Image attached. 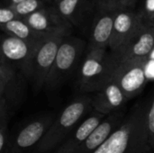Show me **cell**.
<instances>
[{"mask_svg": "<svg viewBox=\"0 0 154 153\" xmlns=\"http://www.w3.org/2000/svg\"><path fill=\"white\" fill-rule=\"evenodd\" d=\"M151 151L146 130V105H138L94 153H147Z\"/></svg>", "mask_w": 154, "mask_h": 153, "instance_id": "cell-1", "label": "cell"}, {"mask_svg": "<svg viewBox=\"0 0 154 153\" xmlns=\"http://www.w3.org/2000/svg\"><path fill=\"white\" fill-rule=\"evenodd\" d=\"M92 109V96H79L69 102L60 112L42 141L34 149V153H48L59 148L71 133L79 125L82 119Z\"/></svg>", "mask_w": 154, "mask_h": 153, "instance_id": "cell-2", "label": "cell"}, {"mask_svg": "<svg viewBox=\"0 0 154 153\" xmlns=\"http://www.w3.org/2000/svg\"><path fill=\"white\" fill-rule=\"evenodd\" d=\"M118 62L113 52L107 49H88L81 63L79 77L80 92L97 93L113 78Z\"/></svg>", "mask_w": 154, "mask_h": 153, "instance_id": "cell-3", "label": "cell"}, {"mask_svg": "<svg viewBox=\"0 0 154 153\" xmlns=\"http://www.w3.org/2000/svg\"><path fill=\"white\" fill-rule=\"evenodd\" d=\"M73 26L69 25L46 35L37 45L31 60L27 78L32 81L34 89L39 91L45 86L47 77L52 68L58 50L63 40L71 34Z\"/></svg>", "mask_w": 154, "mask_h": 153, "instance_id": "cell-4", "label": "cell"}, {"mask_svg": "<svg viewBox=\"0 0 154 153\" xmlns=\"http://www.w3.org/2000/svg\"><path fill=\"white\" fill-rule=\"evenodd\" d=\"M86 49V42L75 36L68 35L61 42L44 87L58 88L79 65Z\"/></svg>", "mask_w": 154, "mask_h": 153, "instance_id": "cell-5", "label": "cell"}, {"mask_svg": "<svg viewBox=\"0 0 154 153\" xmlns=\"http://www.w3.org/2000/svg\"><path fill=\"white\" fill-rule=\"evenodd\" d=\"M149 59L133 60L119 63L113 75V79L118 84L125 97L130 99L138 96L149 79Z\"/></svg>", "mask_w": 154, "mask_h": 153, "instance_id": "cell-6", "label": "cell"}, {"mask_svg": "<svg viewBox=\"0 0 154 153\" xmlns=\"http://www.w3.org/2000/svg\"><path fill=\"white\" fill-rule=\"evenodd\" d=\"M154 51V24L142 21L137 30L114 55L119 63L149 59ZM112 52V51H111Z\"/></svg>", "mask_w": 154, "mask_h": 153, "instance_id": "cell-7", "label": "cell"}, {"mask_svg": "<svg viewBox=\"0 0 154 153\" xmlns=\"http://www.w3.org/2000/svg\"><path fill=\"white\" fill-rule=\"evenodd\" d=\"M56 115H45L35 118L23 125L11 139L8 153H26L32 147H36L42 141Z\"/></svg>", "mask_w": 154, "mask_h": 153, "instance_id": "cell-8", "label": "cell"}, {"mask_svg": "<svg viewBox=\"0 0 154 153\" xmlns=\"http://www.w3.org/2000/svg\"><path fill=\"white\" fill-rule=\"evenodd\" d=\"M25 76L3 57L0 59V100H4L10 109L21 104L24 96Z\"/></svg>", "mask_w": 154, "mask_h": 153, "instance_id": "cell-9", "label": "cell"}, {"mask_svg": "<svg viewBox=\"0 0 154 153\" xmlns=\"http://www.w3.org/2000/svg\"><path fill=\"white\" fill-rule=\"evenodd\" d=\"M39 42L28 41L5 34L1 42V57L13 64L27 78L29 65Z\"/></svg>", "mask_w": 154, "mask_h": 153, "instance_id": "cell-10", "label": "cell"}, {"mask_svg": "<svg viewBox=\"0 0 154 153\" xmlns=\"http://www.w3.org/2000/svg\"><path fill=\"white\" fill-rule=\"evenodd\" d=\"M143 19L139 11L118 9L116 13L113 33L109 43L110 51L116 53L137 30Z\"/></svg>", "mask_w": 154, "mask_h": 153, "instance_id": "cell-11", "label": "cell"}, {"mask_svg": "<svg viewBox=\"0 0 154 153\" xmlns=\"http://www.w3.org/2000/svg\"><path fill=\"white\" fill-rule=\"evenodd\" d=\"M117 10L101 9L94 13L88 49H107L111 41L115 16Z\"/></svg>", "mask_w": 154, "mask_h": 153, "instance_id": "cell-12", "label": "cell"}, {"mask_svg": "<svg viewBox=\"0 0 154 153\" xmlns=\"http://www.w3.org/2000/svg\"><path fill=\"white\" fill-rule=\"evenodd\" d=\"M127 101L118 84L112 78L100 91L92 96V109L108 116L118 112Z\"/></svg>", "mask_w": 154, "mask_h": 153, "instance_id": "cell-13", "label": "cell"}, {"mask_svg": "<svg viewBox=\"0 0 154 153\" xmlns=\"http://www.w3.org/2000/svg\"><path fill=\"white\" fill-rule=\"evenodd\" d=\"M23 20L32 30L44 35L70 25L62 19L53 5H46L38 11L23 17Z\"/></svg>", "mask_w": 154, "mask_h": 153, "instance_id": "cell-14", "label": "cell"}, {"mask_svg": "<svg viewBox=\"0 0 154 153\" xmlns=\"http://www.w3.org/2000/svg\"><path fill=\"white\" fill-rule=\"evenodd\" d=\"M124 120V113L121 111L106 116L74 153H94L123 124Z\"/></svg>", "mask_w": 154, "mask_h": 153, "instance_id": "cell-15", "label": "cell"}, {"mask_svg": "<svg viewBox=\"0 0 154 153\" xmlns=\"http://www.w3.org/2000/svg\"><path fill=\"white\" fill-rule=\"evenodd\" d=\"M52 5L62 19L73 27H81L96 11L92 0H55Z\"/></svg>", "mask_w": 154, "mask_h": 153, "instance_id": "cell-16", "label": "cell"}, {"mask_svg": "<svg viewBox=\"0 0 154 153\" xmlns=\"http://www.w3.org/2000/svg\"><path fill=\"white\" fill-rule=\"evenodd\" d=\"M106 116L93 111L71 133L54 153H74Z\"/></svg>", "mask_w": 154, "mask_h": 153, "instance_id": "cell-17", "label": "cell"}, {"mask_svg": "<svg viewBox=\"0 0 154 153\" xmlns=\"http://www.w3.org/2000/svg\"><path fill=\"white\" fill-rule=\"evenodd\" d=\"M0 27L7 35L32 42H39L46 36L32 30L22 18L13 20L5 24L0 25Z\"/></svg>", "mask_w": 154, "mask_h": 153, "instance_id": "cell-18", "label": "cell"}, {"mask_svg": "<svg viewBox=\"0 0 154 153\" xmlns=\"http://www.w3.org/2000/svg\"><path fill=\"white\" fill-rule=\"evenodd\" d=\"M10 107L0 100V153H8L12 136L9 133Z\"/></svg>", "mask_w": 154, "mask_h": 153, "instance_id": "cell-19", "label": "cell"}, {"mask_svg": "<svg viewBox=\"0 0 154 153\" xmlns=\"http://www.w3.org/2000/svg\"><path fill=\"white\" fill-rule=\"evenodd\" d=\"M46 5L48 4H46L43 0H24L22 3L8 5H10L18 14V16L23 19V17L44 7Z\"/></svg>", "mask_w": 154, "mask_h": 153, "instance_id": "cell-20", "label": "cell"}, {"mask_svg": "<svg viewBox=\"0 0 154 153\" xmlns=\"http://www.w3.org/2000/svg\"><path fill=\"white\" fill-rule=\"evenodd\" d=\"M146 130L150 147L154 150V92L151 101L146 104Z\"/></svg>", "mask_w": 154, "mask_h": 153, "instance_id": "cell-21", "label": "cell"}, {"mask_svg": "<svg viewBox=\"0 0 154 153\" xmlns=\"http://www.w3.org/2000/svg\"><path fill=\"white\" fill-rule=\"evenodd\" d=\"M138 11L143 22L154 24V0H143Z\"/></svg>", "mask_w": 154, "mask_h": 153, "instance_id": "cell-22", "label": "cell"}, {"mask_svg": "<svg viewBox=\"0 0 154 153\" xmlns=\"http://www.w3.org/2000/svg\"><path fill=\"white\" fill-rule=\"evenodd\" d=\"M20 18L10 5H4L0 9V25L5 24L13 20Z\"/></svg>", "mask_w": 154, "mask_h": 153, "instance_id": "cell-23", "label": "cell"}, {"mask_svg": "<svg viewBox=\"0 0 154 153\" xmlns=\"http://www.w3.org/2000/svg\"><path fill=\"white\" fill-rule=\"evenodd\" d=\"M92 2L95 6V10H118L117 0H92Z\"/></svg>", "mask_w": 154, "mask_h": 153, "instance_id": "cell-24", "label": "cell"}, {"mask_svg": "<svg viewBox=\"0 0 154 153\" xmlns=\"http://www.w3.org/2000/svg\"><path fill=\"white\" fill-rule=\"evenodd\" d=\"M139 0H117L118 9H134Z\"/></svg>", "mask_w": 154, "mask_h": 153, "instance_id": "cell-25", "label": "cell"}, {"mask_svg": "<svg viewBox=\"0 0 154 153\" xmlns=\"http://www.w3.org/2000/svg\"><path fill=\"white\" fill-rule=\"evenodd\" d=\"M11 3L9 5H16V4H19V3H22L23 2L24 0H10Z\"/></svg>", "mask_w": 154, "mask_h": 153, "instance_id": "cell-26", "label": "cell"}, {"mask_svg": "<svg viewBox=\"0 0 154 153\" xmlns=\"http://www.w3.org/2000/svg\"><path fill=\"white\" fill-rule=\"evenodd\" d=\"M46 4H48V5H52L53 3H54V1L55 0H43Z\"/></svg>", "mask_w": 154, "mask_h": 153, "instance_id": "cell-27", "label": "cell"}]
</instances>
